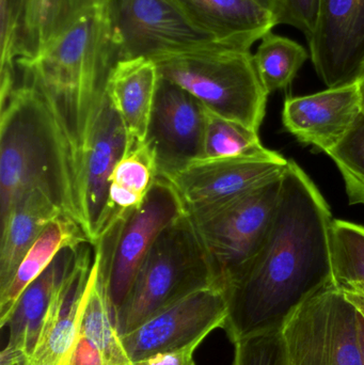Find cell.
I'll return each mask as SVG.
<instances>
[{
  "mask_svg": "<svg viewBox=\"0 0 364 365\" xmlns=\"http://www.w3.org/2000/svg\"><path fill=\"white\" fill-rule=\"evenodd\" d=\"M333 215L313 181L288 160L281 197L264 242L227 287L224 329L233 343L280 331L314 294L333 284Z\"/></svg>",
  "mask_w": 364,
  "mask_h": 365,
  "instance_id": "6da1fadb",
  "label": "cell"
},
{
  "mask_svg": "<svg viewBox=\"0 0 364 365\" xmlns=\"http://www.w3.org/2000/svg\"><path fill=\"white\" fill-rule=\"evenodd\" d=\"M119 53L106 6L92 11L45 46L16 64L51 109L70 153L78 200L81 158L92 123L107 96Z\"/></svg>",
  "mask_w": 364,
  "mask_h": 365,
  "instance_id": "7a4b0ae2",
  "label": "cell"
},
{
  "mask_svg": "<svg viewBox=\"0 0 364 365\" xmlns=\"http://www.w3.org/2000/svg\"><path fill=\"white\" fill-rule=\"evenodd\" d=\"M0 219L31 189L46 193L80 225L72 163L61 130L29 83L0 86Z\"/></svg>",
  "mask_w": 364,
  "mask_h": 365,
  "instance_id": "3957f363",
  "label": "cell"
},
{
  "mask_svg": "<svg viewBox=\"0 0 364 365\" xmlns=\"http://www.w3.org/2000/svg\"><path fill=\"white\" fill-rule=\"evenodd\" d=\"M217 287L209 253L188 212L164 230L141 263L115 312L120 336L189 294Z\"/></svg>",
  "mask_w": 364,
  "mask_h": 365,
  "instance_id": "277c9868",
  "label": "cell"
},
{
  "mask_svg": "<svg viewBox=\"0 0 364 365\" xmlns=\"http://www.w3.org/2000/svg\"><path fill=\"white\" fill-rule=\"evenodd\" d=\"M152 60L160 78L189 92L205 108L260 130L269 94L259 76L251 51L204 47Z\"/></svg>",
  "mask_w": 364,
  "mask_h": 365,
  "instance_id": "5b68a950",
  "label": "cell"
},
{
  "mask_svg": "<svg viewBox=\"0 0 364 365\" xmlns=\"http://www.w3.org/2000/svg\"><path fill=\"white\" fill-rule=\"evenodd\" d=\"M284 177L230 201L188 210L209 253L217 287L224 291L262 247L279 204Z\"/></svg>",
  "mask_w": 364,
  "mask_h": 365,
  "instance_id": "8992f818",
  "label": "cell"
},
{
  "mask_svg": "<svg viewBox=\"0 0 364 365\" xmlns=\"http://www.w3.org/2000/svg\"><path fill=\"white\" fill-rule=\"evenodd\" d=\"M359 315L333 283L314 294L280 330L288 365H363Z\"/></svg>",
  "mask_w": 364,
  "mask_h": 365,
  "instance_id": "52a82bcc",
  "label": "cell"
},
{
  "mask_svg": "<svg viewBox=\"0 0 364 365\" xmlns=\"http://www.w3.org/2000/svg\"><path fill=\"white\" fill-rule=\"evenodd\" d=\"M106 12L119 60L227 47L197 27L175 0H108Z\"/></svg>",
  "mask_w": 364,
  "mask_h": 365,
  "instance_id": "ba28073f",
  "label": "cell"
},
{
  "mask_svg": "<svg viewBox=\"0 0 364 365\" xmlns=\"http://www.w3.org/2000/svg\"><path fill=\"white\" fill-rule=\"evenodd\" d=\"M228 317L226 293L209 287L189 294L158 311L138 328L121 336L128 357L134 362L154 354L181 349L205 340Z\"/></svg>",
  "mask_w": 364,
  "mask_h": 365,
  "instance_id": "9c48e42d",
  "label": "cell"
},
{
  "mask_svg": "<svg viewBox=\"0 0 364 365\" xmlns=\"http://www.w3.org/2000/svg\"><path fill=\"white\" fill-rule=\"evenodd\" d=\"M204 125L205 107L189 92L160 77L145 139L158 177L170 179L200 160Z\"/></svg>",
  "mask_w": 364,
  "mask_h": 365,
  "instance_id": "30bf717a",
  "label": "cell"
},
{
  "mask_svg": "<svg viewBox=\"0 0 364 365\" xmlns=\"http://www.w3.org/2000/svg\"><path fill=\"white\" fill-rule=\"evenodd\" d=\"M185 212L177 189L168 180L158 177L142 205L123 223L107 277L109 299L115 314L125 300L141 263L158 236Z\"/></svg>",
  "mask_w": 364,
  "mask_h": 365,
  "instance_id": "8fae6325",
  "label": "cell"
},
{
  "mask_svg": "<svg viewBox=\"0 0 364 365\" xmlns=\"http://www.w3.org/2000/svg\"><path fill=\"white\" fill-rule=\"evenodd\" d=\"M307 40L312 63L327 88L358 83L364 73V0H320Z\"/></svg>",
  "mask_w": 364,
  "mask_h": 365,
  "instance_id": "7c38bea8",
  "label": "cell"
},
{
  "mask_svg": "<svg viewBox=\"0 0 364 365\" xmlns=\"http://www.w3.org/2000/svg\"><path fill=\"white\" fill-rule=\"evenodd\" d=\"M288 160L274 152L258 158L198 160L168 180L186 212L216 205L249 192L284 175Z\"/></svg>",
  "mask_w": 364,
  "mask_h": 365,
  "instance_id": "4fadbf2b",
  "label": "cell"
},
{
  "mask_svg": "<svg viewBox=\"0 0 364 365\" xmlns=\"http://www.w3.org/2000/svg\"><path fill=\"white\" fill-rule=\"evenodd\" d=\"M108 0H0V36L10 42L2 71L15 70Z\"/></svg>",
  "mask_w": 364,
  "mask_h": 365,
  "instance_id": "5bb4252c",
  "label": "cell"
},
{
  "mask_svg": "<svg viewBox=\"0 0 364 365\" xmlns=\"http://www.w3.org/2000/svg\"><path fill=\"white\" fill-rule=\"evenodd\" d=\"M128 150L125 126L107 96L90 128L78 175L80 227L92 245L106 204L109 177Z\"/></svg>",
  "mask_w": 364,
  "mask_h": 365,
  "instance_id": "9a60e30c",
  "label": "cell"
},
{
  "mask_svg": "<svg viewBox=\"0 0 364 365\" xmlns=\"http://www.w3.org/2000/svg\"><path fill=\"white\" fill-rule=\"evenodd\" d=\"M361 110L358 83L328 88L305 96H288L282 123L299 143L326 153L354 125Z\"/></svg>",
  "mask_w": 364,
  "mask_h": 365,
  "instance_id": "2e32d148",
  "label": "cell"
},
{
  "mask_svg": "<svg viewBox=\"0 0 364 365\" xmlns=\"http://www.w3.org/2000/svg\"><path fill=\"white\" fill-rule=\"evenodd\" d=\"M94 262V246L85 242L45 315L38 342L25 365H62L80 328Z\"/></svg>",
  "mask_w": 364,
  "mask_h": 365,
  "instance_id": "e0dca14e",
  "label": "cell"
},
{
  "mask_svg": "<svg viewBox=\"0 0 364 365\" xmlns=\"http://www.w3.org/2000/svg\"><path fill=\"white\" fill-rule=\"evenodd\" d=\"M188 19L218 43L250 51L277 26L273 11L256 0H175Z\"/></svg>",
  "mask_w": 364,
  "mask_h": 365,
  "instance_id": "ac0fdd59",
  "label": "cell"
},
{
  "mask_svg": "<svg viewBox=\"0 0 364 365\" xmlns=\"http://www.w3.org/2000/svg\"><path fill=\"white\" fill-rule=\"evenodd\" d=\"M80 245L62 249L51 265L21 294L4 326L9 329V342L2 356L24 364L29 359L38 342L45 315L74 265Z\"/></svg>",
  "mask_w": 364,
  "mask_h": 365,
  "instance_id": "d6986e66",
  "label": "cell"
},
{
  "mask_svg": "<svg viewBox=\"0 0 364 365\" xmlns=\"http://www.w3.org/2000/svg\"><path fill=\"white\" fill-rule=\"evenodd\" d=\"M158 81L157 66L150 58L119 60L111 71L107 96L125 126L130 150L147 139Z\"/></svg>",
  "mask_w": 364,
  "mask_h": 365,
  "instance_id": "ffe728a7",
  "label": "cell"
},
{
  "mask_svg": "<svg viewBox=\"0 0 364 365\" xmlns=\"http://www.w3.org/2000/svg\"><path fill=\"white\" fill-rule=\"evenodd\" d=\"M61 215L66 214L40 189H31L17 200L1 220L0 291L12 280L21 259L47 225Z\"/></svg>",
  "mask_w": 364,
  "mask_h": 365,
  "instance_id": "44dd1931",
  "label": "cell"
},
{
  "mask_svg": "<svg viewBox=\"0 0 364 365\" xmlns=\"http://www.w3.org/2000/svg\"><path fill=\"white\" fill-rule=\"evenodd\" d=\"M157 178L155 160L145 141L126 152L109 177L106 204L94 245L142 205Z\"/></svg>",
  "mask_w": 364,
  "mask_h": 365,
  "instance_id": "7402d4cb",
  "label": "cell"
},
{
  "mask_svg": "<svg viewBox=\"0 0 364 365\" xmlns=\"http://www.w3.org/2000/svg\"><path fill=\"white\" fill-rule=\"evenodd\" d=\"M90 242L80 225L66 215L51 221L26 253L8 285L0 291V327L4 329L26 289L66 247Z\"/></svg>",
  "mask_w": 364,
  "mask_h": 365,
  "instance_id": "603a6c76",
  "label": "cell"
},
{
  "mask_svg": "<svg viewBox=\"0 0 364 365\" xmlns=\"http://www.w3.org/2000/svg\"><path fill=\"white\" fill-rule=\"evenodd\" d=\"M274 152L262 145L258 130L205 108L204 136L200 160L258 158L271 155Z\"/></svg>",
  "mask_w": 364,
  "mask_h": 365,
  "instance_id": "cb8c5ba5",
  "label": "cell"
},
{
  "mask_svg": "<svg viewBox=\"0 0 364 365\" xmlns=\"http://www.w3.org/2000/svg\"><path fill=\"white\" fill-rule=\"evenodd\" d=\"M333 284L345 293L364 296V227L333 220L331 227Z\"/></svg>",
  "mask_w": 364,
  "mask_h": 365,
  "instance_id": "d4e9b609",
  "label": "cell"
},
{
  "mask_svg": "<svg viewBox=\"0 0 364 365\" xmlns=\"http://www.w3.org/2000/svg\"><path fill=\"white\" fill-rule=\"evenodd\" d=\"M309 57L303 45L271 31L261 38L254 60L261 81L271 94L288 87Z\"/></svg>",
  "mask_w": 364,
  "mask_h": 365,
  "instance_id": "484cf974",
  "label": "cell"
},
{
  "mask_svg": "<svg viewBox=\"0 0 364 365\" xmlns=\"http://www.w3.org/2000/svg\"><path fill=\"white\" fill-rule=\"evenodd\" d=\"M337 165L350 205H364V115L337 145L326 152Z\"/></svg>",
  "mask_w": 364,
  "mask_h": 365,
  "instance_id": "4316f807",
  "label": "cell"
},
{
  "mask_svg": "<svg viewBox=\"0 0 364 365\" xmlns=\"http://www.w3.org/2000/svg\"><path fill=\"white\" fill-rule=\"evenodd\" d=\"M234 345L233 365H288L281 331L248 336Z\"/></svg>",
  "mask_w": 364,
  "mask_h": 365,
  "instance_id": "83f0119b",
  "label": "cell"
},
{
  "mask_svg": "<svg viewBox=\"0 0 364 365\" xmlns=\"http://www.w3.org/2000/svg\"><path fill=\"white\" fill-rule=\"evenodd\" d=\"M320 0H279L277 25H288L301 30L309 38L316 28Z\"/></svg>",
  "mask_w": 364,
  "mask_h": 365,
  "instance_id": "f1b7e54d",
  "label": "cell"
},
{
  "mask_svg": "<svg viewBox=\"0 0 364 365\" xmlns=\"http://www.w3.org/2000/svg\"><path fill=\"white\" fill-rule=\"evenodd\" d=\"M204 340H198L192 344L172 351L154 354L145 359L134 362L132 365H194V351Z\"/></svg>",
  "mask_w": 364,
  "mask_h": 365,
  "instance_id": "f546056e",
  "label": "cell"
},
{
  "mask_svg": "<svg viewBox=\"0 0 364 365\" xmlns=\"http://www.w3.org/2000/svg\"><path fill=\"white\" fill-rule=\"evenodd\" d=\"M62 365H109L100 351L78 331L68 358Z\"/></svg>",
  "mask_w": 364,
  "mask_h": 365,
  "instance_id": "4dcf8cb0",
  "label": "cell"
},
{
  "mask_svg": "<svg viewBox=\"0 0 364 365\" xmlns=\"http://www.w3.org/2000/svg\"><path fill=\"white\" fill-rule=\"evenodd\" d=\"M344 293H345V292H344ZM345 295L346 297L353 302V304L358 309L359 312H360L364 317V296L354 293H345Z\"/></svg>",
  "mask_w": 364,
  "mask_h": 365,
  "instance_id": "1f68e13d",
  "label": "cell"
},
{
  "mask_svg": "<svg viewBox=\"0 0 364 365\" xmlns=\"http://www.w3.org/2000/svg\"><path fill=\"white\" fill-rule=\"evenodd\" d=\"M259 4H262V6H266L269 10L273 11L275 13L276 16H277V11L278 6H279V0H256Z\"/></svg>",
  "mask_w": 364,
  "mask_h": 365,
  "instance_id": "d6a6232c",
  "label": "cell"
},
{
  "mask_svg": "<svg viewBox=\"0 0 364 365\" xmlns=\"http://www.w3.org/2000/svg\"><path fill=\"white\" fill-rule=\"evenodd\" d=\"M359 331H360L361 349H363L364 365V317L361 313L360 315H359Z\"/></svg>",
  "mask_w": 364,
  "mask_h": 365,
  "instance_id": "836d02e7",
  "label": "cell"
},
{
  "mask_svg": "<svg viewBox=\"0 0 364 365\" xmlns=\"http://www.w3.org/2000/svg\"><path fill=\"white\" fill-rule=\"evenodd\" d=\"M357 83H358L359 92H360L361 110H363V115H364V73Z\"/></svg>",
  "mask_w": 364,
  "mask_h": 365,
  "instance_id": "e575fe53",
  "label": "cell"
}]
</instances>
